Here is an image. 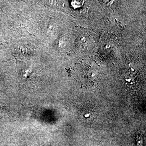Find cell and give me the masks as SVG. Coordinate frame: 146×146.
Here are the masks:
<instances>
[{
	"label": "cell",
	"mask_w": 146,
	"mask_h": 146,
	"mask_svg": "<svg viewBox=\"0 0 146 146\" xmlns=\"http://www.w3.org/2000/svg\"><path fill=\"white\" fill-rule=\"evenodd\" d=\"M83 1H73L71 4L73 7L77 8L82 6L83 5Z\"/></svg>",
	"instance_id": "1"
}]
</instances>
